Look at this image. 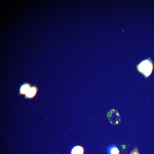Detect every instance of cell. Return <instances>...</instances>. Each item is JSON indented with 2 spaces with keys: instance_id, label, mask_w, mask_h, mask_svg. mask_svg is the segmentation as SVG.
I'll use <instances>...</instances> for the list:
<instances>
[{
  "instance_id": "obj_1",
  "label": "cell",
  "mask_w": 154,
  "mask_h": 154,
  "mask_svg": "<svg viewBox=\"0 0 154 154\" xmlns=\"http://www.w3.org/2000/svg\"><path fill=\"white\" fill-rule=\"evenodd\" d=\"M153 68V62L150 58L142 61L137 66V70L145 78L151 74Z\"/></svg>"
},
{
  "instance_id": "obj_6",
  "label": "cell",
  "mask_w": 154,
  "mask_h": 154,
  "mask_svg": "<svg viewBox=\"0 0 154 154\" xmlns=\"http://www.w3.org/2000/svg\"><path fill=\"white\" fill-rule=\"evenodd\" d=\"M29 87L27 85H24L21 88V91L23 93L27 92L29 90Z\"/></svg>"
},
{
  "instance_id": "obj_2",
  "label": "cell",
  "mask_w": 154,
  "mask_h": 154,
  "mask_svg": "<svg viewBox=\"0 0 154 154\" xmlns=\"http://www.w3.org/2000/svg\"><path fill=\"white\" fill-rule=\"evenodd\" d=\"M107 117L110 122L113 125L119 124L121 118L118 111L115 109L111 110L108 113Z\"/></svg>"
},
{
  "instance_id": "obj_5",
  "label": "cell",
  "mask_w": 154,
  "mask_h": 154,
  "mask_svg": "<svg viewBox=\"0 0 154 154\" xmlns=\"http://www.w3.org/2000/svg\"><path fill=\"white\" fill-rule=\"evenodd\" d=\"M35 89L33 88L29 89L27 92V96L29 98L32 97L35 94Z\"/></svg>"
},
{
  "instance_id": "obj_7",
  "label": "cell",
  "mask_w": 154,
  "mask_h": 154,
  "mask_svg": "<svg viewBox=\"0 0 154 154\" xmlns=\"http://www.w3.org/2000/svg\"><path fill=\"white\" fill-rule=\"evenodd\" d=\"M130 154H140L138 148L137 147L134 148L131 152Z\"/></svg>"
},
{
  "instance_id": "obj_4",
  "label": "cell",
  "mask_w": 154,
  "mask_h": 154,
  "mask_svg": "<svg viewBox=\"0 0 154 154\" xmlns=\"http://www.w3.org/2000/svg\"><path fill=\"white\" fill-rule=\"evenodd\" d=\"M84 149L80 146H76L71 151V154H83Z\"/></svg>"
},
{
  "instance_id": "obj_3",
  "label": "cell",
  "mask_w": 154,
  "mask_h": 154,
  "mask_svg": "<svg viewBox=\"0 0 154 154\" xmlns=\"http://www.w3.org/2000/svg\"><path fill=\"white\" fill-rule=\"evenodd\" d=\"M108 154H119V151L117 147L113 145L109 146L107 149Z\"/></svg>"
}]
</instances>
